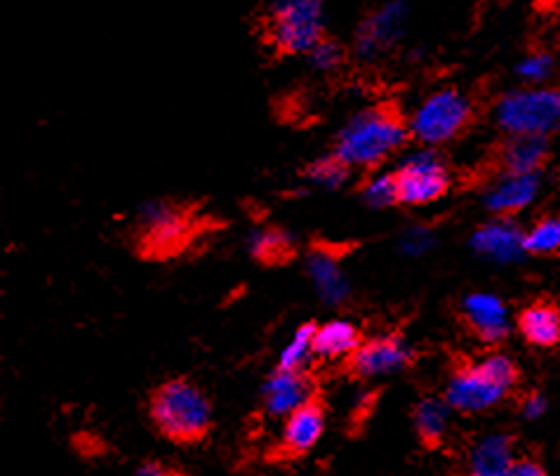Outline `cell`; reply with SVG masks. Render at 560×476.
Wrapping results in <instances>:
<instances>
[{"label": "cell", "instance_id": "24", "mask_svg": "<svg viewBox=\"0 0 560 476\" xmlns=\"http://www.w3.org/2000/svg\"><path fill=\"white\" fill-rule=\"evenodd\" d=\"M523 248L530 255L560 253V214H547L523 234Z\"/></svg>", "mask_w": 560, "mask_h": 476}, {"label": "cell", "instance_id": "30", "mask_svg": "<svg viewBox=\"0 0 560 476\" xmlns=\"http://www.w3.org/2000/svg\"><path fill=\"white\" fill-rule=\"evenodd\" d=\"M132 476H186L175 465L163 463V460H144L142 465H137Z\"/></svg>", "mask_w": 560, "mask_h": 476}, {"label": "cell", "instance_id": "14", "mask_svg": "<svg viewBox=\"0 0 560 476\" xmlns=\"http://www.w3.org/2000/svg\"><path fill=\"white\" fill-rule=\"evenodd\" d=\"M549 159V137L506 135L494 151L492 167L497 175H537Z\"/></svg>", "mask_w": 560, "mask_h": 476}, {"label": "cell", "instance_id": "13", "mask_svg": "<svg viewBox=\"0 0 560 476\" xmlns=\"http://www.w3.org/2000/svg\"><path fill=\"white\" fill-rule=\"evenodd\" d=\"M462 321L478 343L490 347L504 343L511 333L504 300L490 293L466 295L462 302Z\"/></svg>", "mask_w": 560, "mask_h": 476}, {"label": "cell", "instance_id": "31", "mask_svg": "<svg viewBox=\"0 0 560 476\" xmlns=\"http://www.w3.org/2000/svg\"><path fill=\"white\" fill-rule=\"evenodd\" d=\"M544 410H547V398H544L539 392H530L523 396L521 402V416L525 420H537L544 416Z\"/></svg>", "mask_w": 560, "mask_h": 476}, {"label": "cell", "instance_id": "19", "mask_svg": "<svg viewBox=\"0 0 560 476\" xmlns=\"http://www.w3.org/2000/svg\"><path fill=\"white\" fill-rule=\"evenodd\" d=\"M453 406L445 402V396H424L419 398L412 408V425H415V434L422 441V446L427 449H441L450 427H453Z\"/></svg>", "mask_w": 560, "mask_h": 476}, {"label": "cell", "instance_id": "25", "mask_svg": "<svg viewBox=\"0 0 560 476\" xmlns=\"http://www.w3.org/2000/svg\"><path fill=\"white\" fill-rule=\"evenodd\" d=\"M351 171H353V167H349L345 161H341L337 153H328V156H320L316 161H311L304 167V177L308 182H314L316 187L339 189L349 182Z\"/></svg>", "mask_w": 560, "mask_h": 476}, {"label": "cell", "instance_id": "6", "mask_svg": "<svg viewBox=\"0 0 560 476\" xmlns=\"http://www.w3.org/2000/svg\"><path fill=\"white\" fill-rule=\"evenodd\" d=\"M410 137L424 147H443L455 142L474 126L476 106L466 92L457 88H443L429 95L408 116Z\"/></svg>", "mask_w": 560, "mask_h": 476}, {"label": "cell", "instance_id": "23", "mask_svg": "<svg viewBox=\"0 0 560 476\" xmlns=\"http://www.w3.org/2000/svg\"><path fill=\"white\" fill-rule=\"evenodd\" d=\"M314 335H316V324H304L294 330L290 343L278 355V368H283V371H306L308 361L316 359Z\"/></svg>", "mask_w": 560, "mask_h": 476}, {"label": "cell", "instance_id": "27", "mask_svg": "<svg viewBox=\"0 0 560 476\" xmlns=\"http://www.w3.org/2000/svg\"><path fill=\"white\" fill-rule=\"evenodd\" d=\"M306 59L316 71L335 73L347 65V48L339 40H335L330 36H323L316 43V48L306 55Z\"/></svg>", "mask_w": 560, "mask_h": 476}, {"label": "cell", "instance_id": "18", "mask_svg": "<svg viewBox=\"0 0 560 476\" xmlns=\"http://www.w3.org/2000/svg\"><path fill=\"white\" fill-rule=\"evenodd\" d=\"M516 330L535 349H553L560 345V306L551 300H535L523 306Z\"/></svg>", "mask_w": 560, "mask_h": 476}, {"label": "cell", "instance_id": "17", "mask_svg": "<svg viewBox=\"0 0 560 476\" xmlns=\"http://www.w3.org/2000/svg\"><path fill=\"white\" fill-rule=\"evenodd\" d=\"M539 191L537 175H497L486 191V208L497 218H513L535 201Z\"/></svg>", "mask_w": 560, "mask_h": 476}, {"label": "cell", "instance_id": "11", "mask_svg": "<svg viewBox=\"0 0 560 476\" xmlns=\"http://www.w3.org/2000/svg\"><path fill=\"white\" fill-rule=\"evenodd\" d=\"M325 429H328V406H325L320 394H316L283 418V429H280L278 437V455L290 460L308 455L323 441Z\"/></svg>", "mask_w": 560, "mask_h": 476}, {"label": "cell", "instance_id": "12", "mask_svg": "<svg viewBox=\"0 0 560 476\" xmlns=\"http://www.w3.org/2000/svg\"><path fill=\"white\" fill-rule=\"evenodd\" d=\"M316 394V382L311 380L306 371L276 368L261 387V410L267 418L283 420Z\"/></svg>", "mask_w": 560, "mask_h": 476}, {"label": "cell", "instance_id": "5", "mask_svg": "<svg viewBox=\"0 0 560 476\" xmlns=\"http://www.w3.org/2000/svg\"><path fill=\"white\" fill-rule=\"evenodd\" d=\"M261 34L276 55L306 57L325 36V3L323 0H269Z\"/></svg>", "mask_w": 560, "mask_h": 476}, {"label": "cell", "instance_id": "7", "mask_svg": "<svg viewBox=\"0 0 560 476\" xmlns=\"http://www.w3.org/2000/svg\"><path fill=\"white\" fill-rule=\"evenodd\" d=\"M494 118L506 135H544L560 130V88H521L494 106Z\"/></svg>", "mask_w": 560, "mask_h": 476}, {"label": "cell", "instance_id": "2", "mask_svg": "<svg viewBox=\"0 0 560 476\" xmlns=\"http://www.w3.org/2000/svg\"><path fill=\"white\" fill-rule=\"evenodd\" d=\"M210 229L200 210L175 198H155L139 208L130 229V243L144 259H173L203 239Z\"/></svg>", "mask_w": 560, "mask_h": 476}, {"label": "cell", "instance_id": "21", "mask_svg": "<svg viewBox=\"0 0 560 476\" xmlns=\"http://www.w3.org/2000/svg\"><path fill=\"white\" fill-rule=\"evenodd\" d=\"M363 335L347 318H335L328 324L316 326L314 355L320 361H347L361 347Z\"/></svg>", "mask_w": 560, "mask_h": 476}, {"label": "cell", "instance_id": "10", "mask_svg": "<svg viewBox=\"0 0 560 476\" xmlns=\"http://www.w3.org/2000/svg\"><path fill=\"white\" fill-rule=\"evenodd\" d=\"M408 18L406 0H388V3L372 10L368 18L358 24L353 38V53L363 61H375L400 38L402 24Z\"/></svg>", "mask_w": 560, "mask_h": 476}, {"label": "cell", "instance_id": "8", "mask_svg": "<svg viewBox=\"0 0 560 476\" xmlns=\"http://www.w3.org/2000/svg\"><path fill=\"white\" fill-rule=\"evenodd\" d=\"M394 177L398 206L410 208L435 204L450 191V184H453L447 163L431 147L417 151L402 161L394 171Z\"/></svg>", "mask_w": 560, "mask_h": 476}, {"label": "cell", "instance_id": "4", "mask_svg": "<svg viewBox=\"0 0 560 476\" xmlns=\"http://www.w3.org/2000/svg\"><path fill=\"white\" fill-rule=\"evenodd\" d=\"M521 368L509 355L490 351L483 359L459 361L450 373L445 402L462 416L492 410L518 390Z\"/></svg>", "mask_w": 560, "mask_h": 476}, {"label": "cell", "instance_id": "1", "mask_svg": "<svg viewBox=\"0 0 560 476\" xmlns=\"http://www.w3.org/2000/svg\"><path fill=\"white\" fill-rule=\"evenodd\" d=\"M410 137V120L394 100L365 106L339 128L332 153L353 171H377Z\"/></svg>", "mask_w": 560, "mask_h": 476}, {"label": "cell", "instance_id": "3", "mask_svg": "<svg viewBox=\"0 0 560 476\" xmlns=\"http://www.w3.org/2000/svg\"><path fill=\"white\" fill-rule=\"evenodd\" d=\"M149 420L165 441L177 446H196L210 437L214 410L210 396L196 382L173 378L151 392Z\"/></svg>", "mask_w": 560, "mask_h": 476}, {"label": "cell", "instance_id": "16", "mask_svg": "<svg viewBox=\"0 0 560 476\" xmlns=\"http://www.w3.org/2000/svg\"><path fill=\"white\" fill-rule=\"evenodd\" d=\"M306 271L311 276V283L316 288V293L325 304H341L349 300V279L345 271H341L339 255L332 248H328V245H316V248L308 251Z\"/></svg>", "mask_w": 560, "mask_h": 476}, {"label": "cell", "instance_id": "15", "mask_svg": "<svg viewBox=\"0 0 560 476\" xmlns=\"http://www.w3.org/2000/svg\"><path fill=\"white\" fill-rule=\"evenodd\" d=\"M516 457V439L506 432H490L469 449L466 476H506Z\"/></svg>", "mask_w": 560, "mask_h": 476}, {"label": "cell", "instance_id": "29", "mask_svg": "<svg viewBox=\"0 0 560 476\" xmlns=\"http://www.w3.org/2000/svg\"><path fill=\"white\" fill-rule=\"evenodd\" d=\"M506 476H549L547 467H544L537 457L533 455H518L513 460V465Z\"/></svg>", "mask_w": 560, "mask_h": 476}, {"label": "cell", "instance_id": "22", "mask_svg": "<svg viewBox=\"0 0 560 476\" xmlns=\"http://www.w3.org/2000/svg\"><path fill=\"white\" fill-rule=\"evenodd\" d=\"M250 253L264 265L285 263L292 255V239L283 229H259L250 236Z\"/></svg>", "mask_w": 560, "mask_h": 476}, {"label": "cell", "instance_id": "9", "mask_svg": "<svg viewBox=\"0 0 560 476\" xmlns=\"http://www.w3.org/2000/svg\"><path fill=\"white\" fill-rule=\"evenodd\" d=\"M415 361L412 349L398 333L368 337L347 359V371L358 380L394 375Z\"/></svg>", "mask_w": 560, "mask_h": 476}, {"label": "cell", "instance_id": "20", "mask_svg": "<svg viewBox=\"0 0 560 476\" xmlns=\"http://www.w3.org/2000/svg\"><path fill=\"white\" fill-rule=\"evenodd\" d=\"M523 234L525 232H521L511 218H497L494 222L478 229L471 245L480 255L492 257L497 263H509V259H516L521 253H525Z\"/></svg>", "mask_w": 560, "mask_h": 476}, {"label": "cell", "instance_id": "28", "mask_svg": "<svg viewBox=\"0 0 560 476\" xmlns=\"http://www.w3.org/2000/svg\"><path fill=\"white\" fill-rule=\"evenodd\" d=\"M551 69V57L549 55H530L525 57L518 65V73L527 81H539Z\"/></svg>", "mask_w": 560, "mask_h": 476}, {"label": "cell", "instance_id": "26", "mask_svg": "<svg viewBox=\"0 0 560 476\" xmlns=\"http://www.w3.org/2000/svg\"><path fill=\"white\" fill-rule=\"evenodd\" d=\"M361 198L370 208H392L398 206V191H396V177L394 173H372L361 184Z\"/></svg>", "mask_w": 560, "mask_h": 476}]
</instances>
